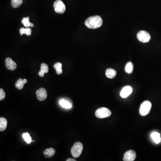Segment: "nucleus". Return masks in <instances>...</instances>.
<instances>
[{
    "instance_id": "f257e3e1",
    "label": "nucleus",
    "mask_w": 161,
    "mask_h": 161,
    "mask_svg": "<svg viewBox=\"0 0 161 161\" xmlns=\"http://www.w3.org/2000/svg\"><path fill=\"white\" fill-rule=\"evenodd\" d=\"M103 21L100 16H92L88 18L85 21V25L89 28L97 29L101 27Z\"/></svg>"
},
{
    "instance_id": "f03ea898",
    "label": "nucleus",
    "mask_w": 161,
    "mask_h": 161,
    "mask_svg": "<svg viewBox=\"0 0 161 161\" xmlns=\"http://www.w3.org/2000/svg\"><path fill=\"white\" fill-rule=\"evenodd\" d=\"M83 150V145L80 142H77L71 148V153L75 158H77L81 155Z\"/></svg>"
},
{
    "instance_id": "7ed1b4c3",
    "label": "nucleus",
    "mask_w": 161,
    "mask_h": 161,
    "mask_svg": "<svg viewBox=\"0 0 161 161\" xmlns=\"http://www.w3.org/2000/svg\"><path fill=\"white\" fill-rule=\"evenodd\" d=\"M152 104L149 101H146L143 102L140 106L139 112L142 116H146L147 115L151 110Z\"/></svg>"
},
{
    "instance_id": "20e7f679",
    "label": "nucleus",
    "mask_w": 161,
    "mask_h": 161,
    "mask_svg": "<svg viewBox=\"0 0 161 161\" xmlns=\"http://www.w3.org/2000/svg\"><path fill=\"white\" fill-rule=\"evenodd\" d=\"M96 116L100 119L109 117L111 114L110 110L106 108H101L98 109L95 111Z\"/></svg>"
},
{
    "instance_id": "39448f33",
    "label": "nucleus",
    "mask_w": 161,
    "mask_h": 161,
    "mask_svg": "<svg viewBox=\"0 0 161 161\" xmlns=\"http://www.w3.org/2000/svg\"><path fill=\"white\" fill-rule=\"evenodd\" d=\"M55 11L58 14H64L66 11V6L61 0H56L53 5Z\"/></svg>"
},
{
    "instance_id": "423d86ee",
    "label": "nucleus",
    "mask_w": 161,
    "mask_h": 161,
    "mask_svg": "<svg viewBox=\"0 0 161 161\" xmlns=\"http://www.w3.org/2000/svg\"><path fill=\"white\" fill-rule=\"evenodd\" d=\"M137 38L141 42L147 43L150 40L151 37L148 32L142 30L137 33Z\"/></svg>"
},
{
    "instance_id": "0eeeda50",
    "label": "nucleus",
    "mask_w": 161,
    "mask_h": 161,
    "mask_svg": "<svg viewBox=\"0 0 161 161\" xmlns=\"http://www.w3.org/2000/svg\"><path fill=\"white\" fill-rule=\"evenodd\" d=\"M136 157V153L133 150H129L124 154L123 160L124 161H134Z\"/></svg>"
},
{
    "instance_id": "6e6552de",
    "label": "nucleus",
    "mask_w": 161,
    "mask_h": 161,
    "mask_svg": "<svg viewBox=\"0 0 161 161\" xmlns=\"http://www.w3.org/2000/svg\"><path fill=\"white\" fill-rule=\"evenodd\" d=\"M36 96L38 100L41 101H43L46 100L47 97V90L43 88H41L36 91Z\"/></svg>"
},
{
    "instance_id": "1a4fd4ad",
    "label": "nucleus",
    "mask_w": 161,
    "mask_h": 161,
    "mask_svg": "<svg viewBox=\"0 0 161 161\" xmlns=\"http://www.w3.org/2000/svg\"><path fill=\"white\" fill-rule=\"evenodd\" d=\"M5 61L6 67L9 70L14 71L17 68V64L11 58L9 57L7 58L5 60Z\"/></svg>"
},
{
    "instance_id": "9d476101",
    "label": "nucleus",
    "mask_w": 161,
    "mask_h": 161,
    "mask_svg": "<svg viewBox=\"0 0 161 161\" xmlns=\"http://www.w3.org/2000/svg\"><path fill=\"white\" fill-rule=\"evenodd\" d=\"M132 88L130 86H127L123 88L120 93V95L122 98H126L132 93Z\"/></svg>"
},
{
    "instance_id": "9b49d317",
    "label": "nucleus",
    "mask_w": 161,
    "mask_h": 161,
    "mask_svg": "<svg viewBox=\"0 0 161 161\" xmlns=\"http://www.w3.org/2000/svg\"><path fill=\"white\" fill-rule=\"evenodd\" d=\"M49 71L48 66L46 64L42 63L41 64V69L39 72V76L40 77H43L44 76V74L48 73Z\"/></svg>"
},
{
    "instance_id": "f8f14e48",
    "label": "nucleus",
    "mask_w": 161,
    "mask_h": 161,
    "mask_svg": "<svg viewBox=\"0 0 161 161\" xmlns=\"http://www.w3.org/2000/svg\"><path fill=\"white\" fill-rule=\"evenodd\" d=\"M27 82V79H22L21 78H20V79H18V81L16 82L15 84L16 88L20 90L22 89L24 84H26Z\"/></svg>"
},
{
    "instance_id": "ddd939ff",
    "label": "nucleus",
    "mask_w": 161,
    "mask_h": 161,
    "mask_svg": "<svg viewBox=\"0 0 161 161\" xmlns=\"http://www.w3.org/2000/svg\"><path fill=\"white\" fill-rule=\"evenodd\" d=\"M56 151L54 149L50 148L47 149H45L43 152V154H44L45 157H47V158H50L54 155Z\"/></svg>"
},
{
    "instance_id": "4468645a",
    "label": "nucleus",
    "mask_w": 161,
    "mask_h": 161,
    "mask_svg": "<svg viewBox=\"0 0 161 161\" xmlns=\"http://www.w3.org/2000/svg\"><path fill=\"white\" fill-rule=\"evenodd\" d=\"M117 74V72L115 69H108L106 71V76L108 78H114Z\"/></svg>"
},
{
    "instance_id": "2eb2a0df",
    "label": "nucleus",
    "mask_w": 161,
    "mask_h": 161,
    "mask_svg": "<svg viewBox=\"0 0 161 161\" xmlns=\"http://www.w3.org/2000/svg\"><path fill=\"white\" fill-rule=\"evenodd\" d=\"M7 125V121L6 118L4 117L0 118V131L3 132L6 130Z\"/></svg>"
},
{
    "instance_id": "dca6fc26",
    "label": "nucleus",
    "mask_w": 161,
    "mask_h": 161,
    "mask_svg": "<svg viewBox=\"0 0 161 161\" xmlns=\"http://www.w3.org/2000/svg\"><path fill=\"white\" fill-rule=\"evenodd\" d=\"M125 71L129 74H132L134 71V64L131 62H129L126 64Z\"/></svg>"
},
{
    "instance_id": "f3484780",
    "label": "nucleus",
    "mask_w": 161,
    "mask_h": 161,
    "mask_svg": "<svg viewBox=\"0 0 161 161\" xmlns=\"http://www.w3.org/2000/svg\"><path fill=\"white\" fill-rule=\"evenodd\" d=\"M61 106L66 109H70L72 108V105L70 103L64 100H61L59 102Z\"/></svg>"
},
{
    "instance_id": "a211bd4d",
    "label": "nucleus",
    "mask_w": 161,
    "mask_h": 161,
    "mask_svg": "<svg viewBox=\"0 0 161 161\" xmlns=\"http://www.w3.org/2000/svg\"><path fill=\"white\" fill-rule=\"evenodd\" d=\"M20 34L21 35H23L25 34L28 36H30L31 35V28L29 27H27L26 28H21L19 30Z\"/></svg>"
},
{
    "instance_id": "6ab92c4d",
    "label": "nucleus",
    "mask_w": 161,
    "mask_h": 161,
    "mask_svg": "<svg viewBox=\"0 0 161 161\" xmlns=\"http://www.w3.org/2000/svg\"><path fill=\"white\" fill-rule=\"evenodd\" d=\"M151 136L156 143L158 144L161 142V137H160V134L159 133H157V132H154L151 134Z\"/></svg>"
},
{
    "instance_id": "aec40b11",
    "label": "nucleus",
    "mask_w": 161,
    "mask_h": 161,
    "mask_svg": "<svg viewBox=\"0 0 161 161\" xmlns=\"http://www.w3.org/2000/svg\"><path fill=\"white\" fill-rule=\"evenodd\" d=\"M62 64L60 62L56 63L54 65V68L56 70V73L57 74H62Z\"/></svg>"
},
{
    "instance_id": "412c9836",
    "label": "nucleus",
    "mask_w": 161,
    "mask_h": 161,
    "mask_svg": "<svg viewBox=\"0 0 161 161\" xmlns=\"http://www.w3.org/2000/svg\"><path fill=\"white\" fill-rule=\"evenodd\" d=\"M23 2V0H11V5L13 7L17 8L19 7Z\"/></svg>"
},
{
    "instance_id": "4be33fe9",
    "label": "nucleus",
    "mask_w": 161,
    "mask_h": 161,
    "mask_svg": "<svg viewBox=\"0 0 161 161\" xmlns=\"http://www.w3.org/2000/svg\"><path fill=\"white\" fill-rule=\"evenodd\" d=\"M29 17H27L26 18H23L22 20V23L26 27H30L31 23L29 21Z\"/></svg>"
},
{
    "instance_id": "5701e85b",
    "label": "nucleus",
    "mask_w": 161,
    "mask_h": 161,
    "mask_svg": "<svg viewBox=\"0 0 161 161\" xmlns=\"http://www.w3.org/2000/svg\"><path fill=\"white\" fill-rule=\"evenodd\" d=\"M22 137L27 144H30L31 142H32V140H31V137H30L29 134L27 132L26 133H23V134H22Z\"/></svg>"
},
{
    "instance_id": "b1692460",
    "label": "nucleus",
    "mask_w": 161,
    "mask_h": 161,
    "mask_svg": "<svg viewBox=\"0 0 161 161\" xmlns=\"http://www.w3.org/2000/svg\"><path fill=\"white\" fill-rule=\"evenodd\" d=\"M6 97V94L2 88L0 89V100L2 101Z\"/></svg>"
},
{
    "instance_id": "393cba45",
    "label": "nucleus",
    "mask_w": 161,
    "mask_h": 161,
    "mask_svg": "<svg viewBox=\"0 0 161 161\" xmlns=\"http://www.w3.org/2000/svg\"><path fill=\"white\" fill-rule=\"evenodd\" d=\"M67 161H76V160H75V159H73V158H68V159H67Z\"/></svg>"
},
{
    "instance_id": "a878e982",
    "label": "nucleus",
    "mask_w": 161,
    "mask_h": 161,
    "mask_svg": "<svg viewBox=\"0 0 161 161\" xmlns=\"http://www.w3.org/2000/svg\"><path fill=\"white\" fill-rule=\"evenodd\" d=\"M34 27V25L33 23H31V25H30V27Z\"/></svg>"
}]
</instances>
